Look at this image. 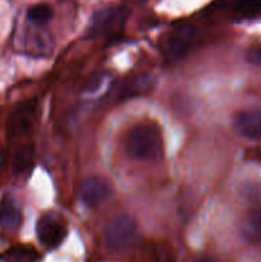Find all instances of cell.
<instances>
[{"label":"cell","instance_id":"cell-17","mask_svg":"<svg viewBox=\"0 0 261 262\" xmlns=\"http://www.w3.org/2000/svg\"><path fill=\"white\" fill-rule=\"evenodd\" d=\"M196 262H217V261H215L214 258L204 257V258H199V260H196Z\"/></svg>","mask_w":261,"mask_h":262},{"label":"cell","instance_id":"cell-3","mask_svg":"<svg viewBox=\"0 0 261 262\" xmlns=\"http://www.w3.org/2000/svg\"><path fill=\"white\" fill-rule=\"evenodd\" d=\"M128 15L129 10L120 5H105L99 8L92 14L87 35L90 37H97L122 30L124 23L127 22Z\"/></svg>","mask_w":261,"mask_h":262},{"label":"cell","instance_id":"cell-8","mask_svg":"<svg viewBox=\"0 0 261 262\" xmlns=\"http://www.w3.org/2000/svg\"><path fill=\"white\" fill-rule=\"evenodd\" d=\"M22 223V212L14 194L5 193L0 199V227L5 232H15Z\"/></svg>","mask_w":261,"mask_h":262},{"label":"cell","instance_id":"cell-5","mask_svg":"<svg viewBox=\"0 0 261 262\" xmlns=\"http://www.w3.org/2000/svg\"><path fill=\"white\" fill-rule=\"evenodd\" d=\"M38 241L48 250L58 247L67 235V224L58 214L48 212L38 219L36 225Z\"/></svg>","mask_w":261,"mask_h":262},{"label":"cell","instance_id":"cell-11","mask_svg":"<svg viewBox=\"0 0 261 262\" xmlns=\"http://www.w3.org/2000/svg\"><path fill=\"white\" fill-rule=\"evenodd\" d=\"M241 234L248 243H261V209L253 207L245 214L241 224Z\"/></svg>","mask_w":261,"mask_h":262},{"label":"cell","instance_id":"cell-15","mask_svg":"<svg viewBox=\"0 0 261 262\" xmlns=\"http://www.w3.org/2000/svg\"><path fill=\"white\" fill-rule=\"evenodd\" d=\"M110 81V76L107 73H96L90 77L89 81L84 83L82 92L87 96H95L99 95L102 90L106 87V83Z\"/></svg>","mask_w":261,"mask_h":262},{"label":"cell","instance_id":"cell-10","mask_svg":"<svg viewBox=\"0 0 261 262\" xmlns=\"http://www.w3.org/2000/svg\"><path fill=\"white\" fill-rule=\"evenodd\" d=\"M215 7L242 19H250L261 14V0H217Z\"/></svg>","mask_w":261,"mask_h":262},{"label":"cell","instance_id":"cell-1","mask_svg":"<svg viewBox=\"0 0 261 262\" xmlns=\"http://www.w3.org/2000/svg\"><path fill=\"white\" fill-rule=\"evenodd\" d=\"M125 148L140 161H158L163 158L164 141L160 129L154 123H138L128 133Z\"/></svg>","mask_w":261,"mask_h":262},{"label":"cell","instance_id":"cell-9","mask_svg":"<svg viewBox=\"0 0 261 262\" xmlns=\"http://www.w3.org/2000/svg\"><path fill=\"white\" fill-rule=\"evenodd\" d=\"M35 106L32 104H22L15 107L8 119V133L13 137L28 133L33 123Z\"/></svg>","mask_w":261,"mask_h":262},{"label":"cell","instance_id":"cell-2","mask_svg":"<svg viewBox=\"0 0 261 262\" xmlns=\"http://www.w3.org/2000/svg\"><path fill=\"white\" fill-rule=\"evenodd\" d=\"M138 235V227L132 216L120 214L107 222L104 228V241L107 248L115 252L124 251L135 243Z\"/></svg>","mask_w":261,"mask_h":262},{"label":"cell","instance_id":"cell-14","mask_svg":"<svg viewBox=\"0 0 261 262\" xmlns=\"http://www.w3.org/2000/svg\"><path fill=\"white\" fill-rule=\"evenodd\" d=\"M53 8L45 3L35 4L28 8L27 10V19L35 26H45L53 18Z\"/></svg>","mask_w":261,"mask_h":262},{"label":"cell","instance_id":"cell-13","mask_svg":"<svg viewBox=\"0 0 261 262\" xmlns=\"http://www.w3.org/2000/svg\"><path fill=\"white\" fill-rule=\"evenodd\" d=\"M33 163V147L31 145H25L18 148L14 154L12 164V170L14 176H20L31 168Z\"/></svg>","mask_w":261,"mask_h":262},{"label":"cell","instance_id":"cell-7","mask_svg":"<svg viewBox=\"0 0 261 262\" xmlns=\"http://www.w3.org/2000/svg\"><path fill=\"white\" fill-rule=\"evenodd\" d=\"M233 128L241 137L257 141L261 138V109L250 107L235 113L233 118Z\"/></svg>","mask_w":261,"mask_h":262},{"label":"cell","instance_id":"cell-16","mask_svg":"<svg viewBox=\"0 0 261 262\" xmlns=\"http://www.w3.org/2000/svg\"><path fill=\"white\" fill-rule=\"evenodd\" d=\"M246 60L253 66H261V45L248 49L246 53Z\"/></svg>","mask_w":261,"mask_h":262},{"label":"cell","instance_id":"cell-6","mask_svg":"<svg viewBox=\"0 0 261 262\" xmlns=\"http://www.w3.org/2000/svg\"><path fill=\"white\" fill-rule=\"evenodd\" d=\"M113 187L106 178L101 176L86 177L79 186V197L87 207L96 209L112 197Z\"/></svg>","mask_w":261,"mask_h":262},{"label":"cell","instance_id":"cell-4","mask_svg":"<svg viewBox=\"0 0 261 262\" xmlns=\"http://www.w3.org/2000/svg\"><path fill=\"white\" fill-rule=\"evenodd\" d=\"M194 36H196V30L191 25H182L168 33L161 46L165 58L171 61L183 58L191 49Z\"/></svg>","mask_w":261,"mask_h":262},{"label":"cell","instance_id":"cell-12","mask_svg":"<svg viewBox=\"0 0 261 262\" xmlns=\"http://www.w3.org/2000/svg\"><path fill=\"white\" fill-rule=\"evenodd\" d=\"M151 86H153V77L150 74H138V76H135L130 79H128L120 87L117 99L120 101V100H127L129 97L140 96V95H143L147 91H150Z\"/></svg>","mask_w":261,"mask_h":262}]
</instances>
